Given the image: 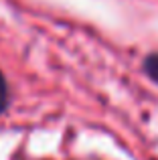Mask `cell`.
Wrapping results in <instances>:
<instances>
[{
	"instance_id": "2",
	"label": "cell",
	"mask_w": 158,
	"mask_h": 160,
	"mask_svg": "<svg viewBox=\"0 0 158 160\" xmlns=\"http://www.w3.org/2000/svg\"><path fill=\"white\" fill-rule=\"evenodd\" d=\"M8 103V87H6V81H4L2 73H0V112L6 108Z\"/></svg>"
},
{
	"instance_id": "1",
	"label": "cell",
	"mask_w": 158,
	"mask_h": 160,
	"mask_svg": "<svg viewBox=\"0 0 158 160\" xmlns=\"http://www.w3.org/2000/svg\"><path fill=\"white\" fill-rule=\"evenodd\" d=\"M146 71L154 81H158V55H150L146 59Z\"/></svg>"
}]
</instances>
